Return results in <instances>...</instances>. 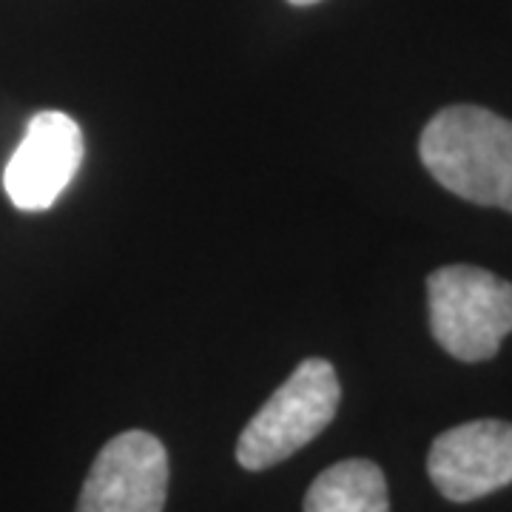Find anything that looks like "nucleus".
Wrapping results in <instances>:
<instances>
[{
  "label": "nucleus",
  "instance_id": "nucleus-1",
  "mask_svg": "<svg viewBox=\"0 0 512 512\" xmlns=\"http://www.w3.org/2000/svg\"><path fill=\"white\" fill-rule=\"evenodd\" d=\"M419 157L450 194L512 211V120L478 106H450L424 126Z\"/></svg>",
  "mask_w": 512,
  "mask_h": 512
},
{
  "label": "nucleus",
  "instance_id": "nucleus-2",
  "mask_svg": "<svg viewBox=\"0 0 512 512\" xmlns=\"http://www.w3.org/2000/svg\"><path fill=\"white\" fill-rule=\"evenodd\" d=\"M430 330L458 362H487L512 333V285L473 265H447L427 279Z\"/></svg>",
  "mask_w": 512,
  "mask_h": 512
},
{
  "label": "nucleus",
  "instance_id": "nucleus-3",
  "mask_svg": "<svg viewBox=\"0 0 512 512\" xmlns=\"http://www.w3.org/2000/svg\"><path fill=\"white\" fill-rule=\"evenodd\" d=\"M342 399L339 376L325 359H305L242 430L239 467L259 473L291 458L328 427Z\"/></svg>",
  "mask_w": 512,
  "mask_h": 512
},
{
  "label": "nucleus",
  "instance_id": "nucleus-4",
  "mask_svg": "<svg viewBox=\"0 0 512 512\" xmlns=\"http://www.w3.org/2000/svg\"><path fill=\"white\" fill-rule=\"evenodd\" d=\"M168 453L146 430H126L97 453L74 512H163Z\"/></svg>",
  "mask_w": 512,
  "mask_h": 512
},
{
  "label": "nucleus",
  "instance_id": "nucleus-5",
  "mask_svg": "<svg viewBox=\"0 0 512 512\" xmlns=\"http://www.w3.org/2000/svg\"><path fill=\"white\" fill-rule=\"evenodd\" d=\"M83 163V131L63 111H37L3 168V191L18 211H46Z\"/></svg>",
  "mask_w": 512,
  "mask_h": 512
},
{
  "label": "nucleus",
  "instance_id": "nucleus-6",
  "mask_svg": "<svg viewBox=\"0 0 512 512\" xmlns=\"http://www.w3.org/2000/svg\"><path fill=\"white\" fill-rule=\"evenodd\" d=\"M427 473L447 501L467 504L512 484V424L478 419L433 441Z\"/></svg>",
  "mask_w": 512,
  "mask_h": 512
},
{
  "label": "nucleus",
  "instance_id": "nucleus-7",
  "mask_svg": "<svg viewBox=\"0 0 512 512\" xmlns=\"http://www.w3.org/2000/svg\"><path fill=\"white\" fill-rule=\"evenodd\" d=\"M305 512H390L384 473L367 458L339 461L316 476Z\"/></svg>",
  "mask_w": 512,
  "mask_h": 512
},
{
  "label": "nucleus",
  "instance_id": "nucleus-8",
  "mask_svg": "<svg viewBox=\"0 0 512 512\" xmlns=\"http://www.w3.org/2000/svg\"><path fill=\"white\" fill-rule=\"evenodd\" d=\"M293 6H313V3H319V0H288Z\"/></svg>",
  "mask_w": 512,
  "mask_h": 512
}]
</instances>
